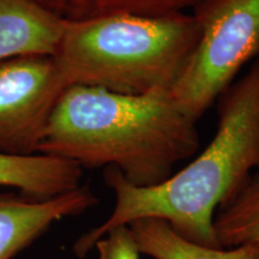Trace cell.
<instances>
[{
	"label": "cell",
	"instance_id": "6da1fadb",
	"mask_svg": "<svg viewBox=\"0 0 259 259\" xmlns=\"http://www.w3.org/2000/svg\"><path fill=\"white\" fill-rule=\"evenodd\" d=\"M259 169V56L220 97L216 134L187 166L154 186L130 184L115 168L103 171L114 194L111 215L74 241L83 259L107 232L139 219H160L196 244L220 247L213 216L252 173Z\"/></svg>",
	"mask_w": 259,
	"mask_h": 259
},
{
	"label": "cell",
	"instance_id": "7a4b0ae2",
	"mask_svg": "<svg viewBox=\"0 0 259 259\" xmlns=\"http://www.w3.org/2000/svg\"><path fill=\"white\" fill-rule=\"evenodd\" d=\"M197 122L169 92L122 95L69 87L50 116L37 154L83 168H115L130 184L154 186L199 149Z\"/></svg>",
	"mask_w": 259,
	"mask_h": 259
},
{
	"label": "cell",
	"instance_id": "3957f363",
	"mask_svg": "<svg viewBox=\"0 0 259 259\" xmlns=\"http://www.w3.org/2000/svg\"><path fill=\"white\" fill-rule=\"evenodd\" d=\"M198 40L199 25L186 12L116 15L66 22L53 57L65 88L145 95L169 92Z\"/></svg>",
	"mask_w": 259,
	"mask_h": 259
},
{
	"label": "cell",
	"instance_id": "277c9868",
	"mask_svg": "<svg viewBox=\"0 0 259 259\" xmlns=\"http://www.w3.org/2000/svg\"><path fill=\"white\" fill-rule=\"evenodd\" d=\"M193 10L199 40L169 94L198 121L259 56V0H203Z\"/></svg>",
	"mask_w": 259,
	"mask_h": 259
},
{
	"label": "cell",
	"instance_id": "5b68a950",
	"mask_svg": "<svg viewBox=\"0 0 259 259\" xmlns=\"http://www.w3.org/2000/svg\"><path fill=\"white\" fill-rule=\"evenodd\" d=\"M65 89L53 56L24 54L0 60V154H37Z\"/></svg>",
	"mask_w": 259,
	"mask_h": 259
},
{
	"label": "cell",
	"instance_id": "8992f818",
	"mask_svg": "<svg viewBox=\"0 0 259 259\" xmlns=\"http://www.w3.org/2000/svg\"><path fill=\"white\" fill-rule=\"evenodd\" d=\"M99 203L88 184L50 199L0 192V259H12L44 235L53 223L78 216Z\"/></svg>",
	"mask_w": 259,
	"mask_h": 259
},
{
	"label": "cell",
	"instance_id": "52a82bcc",
	"mask_svg": "<svg viewBox=\"0 0 259 259\" xmlns=\"http://www.w3.org/2000/svg\"><path fill=\"white\" fill-rule=\"evenodd\" d=\"M66 22L32 0H0V60L24 56H54Z\"/></svg>",
	"mask_w": 259,
	"mask_h": 259
},
{
	"label": "cell",
	"instance_id": "ba28073f",
	"mask_svg": "<svg viewBox=\"0 0 259 259\" xmlns=\"http://www.w3.org/2000/svg\"><path fill=\"white\" fill-rule=\"evenodd\" d=\"M83 168L71 161L35 154H0V187L16 189L34 199H50L82 185Z\"/></svg>",
	"mask_w": 259,
	"mask_h": 259
},
{
	"label": "cell",
	"instance_id": "9c48e42d",
	"mask_svg": "<svg viewBox=\"0 0 259 259\" xmlns=\"http://www.w3.org/2000/svg\"><path fill=\"white\" fill-rule=\"evenodd\" d=\"M128 226L141 254L153 259H259V246L208 247L186 240L160 219H139Z\"/></svg>",
	"mask_w": 259,
	"mask_h": 259
},
{
	"label": "cell",
	"instance_id": "30bf717a",
	"mask_svg": "<svg viewBox=\"0 0 259 259\" xmlns=\"http://www.w3.org/2000/svg\"><path fill=\"white\" fill-rule=\"evenodd\" d=\"M63 22H84L116 15L157 17L181 14L203 0H32Z\"/></svg>",
	"mask_w": 259,
	"mask_h": 259
},
{
	"label": "cell",
	"instance_id": "8fae6325",
	"mask_svg": "<svg viewBox=\"0 0 259 259\" xmlns=\"http://www.w3.org/2000/svg\"><path fill=\"white\" fill-rule=\"evenodd\" d=\"M212 226L220 247L259 246V169L220 206Z\"/></svg>",
	"mask_w": 259,
	"mask_h": 259
},
{
	"label": "cell",
	"instance_id": "7c38bea8",
	"mask_svg": "<svg viewBox=\"0 0 259 259\" xmlns=\"http://www.w3.org/2000/svg\"><path fill=\"white\" fill-rule=\"evenodd\" d=\"M99 259H139L141 252L128 225H121L107 232L94 246Z\"/></svg>",
	"mask_w": 259,
	"mask_h": 259
}]
</instances>
